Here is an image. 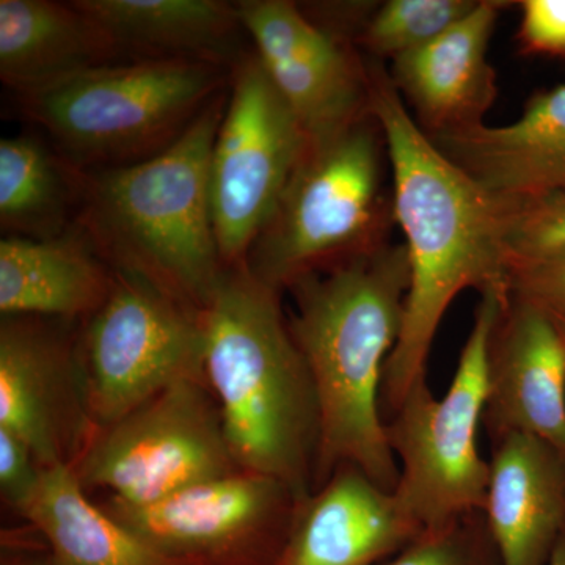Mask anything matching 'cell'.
I'll return each instance as SVG.
<instances>
[{
  "mask_svg": "<svg viewBox=\"0 0 565 565\" xmlns=\"http://www.w3.org/2000/svg\"><path fill=\"white\" fill-rule=\"evenodd\" d=\"M71 470L90 497L145 505L241 468L210 386L184 381L96 427Z\"/></svg>",
  "mask_w": 565,
  "mask_h": 565,
  "instance_id": "8",
  "label": "cell"
},
{
  "mask_svg": "<svg viewBox=\"0 0 565 565\" xmlns=\"http://www.w3.org/2000/svg\"><path fill=\"white\" fill-rule=\"evenodd\" d=\"M384 131L373 111L311 143L273 217L248 252L258 280L278 292L386 244L394 218L385 188Z\"/></svg>",
  "mask_w": 565,
  "mask_h": 565,
  "instance_id": "6",
  "label": "cell"
},
{
  "mask_svg": "<svg viewBox=\"0 0 565 565\" xmlns=\"http://www.w3.org/2000/svg\"><path fill=\"white\" fill-rule=\"evenodd\" d=\"M476 0H390L364 21L355 41L377 58L419 50L444 35L478 7Z\"/></svg>",
  "mask_w": 565,
  "mask_h": 565,
  "instance_id": "24",
  "label": "cell"
},
{
  "mask_svg": "<svg viewBox=\"0 0 565 565\" xmlns=\"http://www.w3.org/2000/svg\"><path fill=\"white\" fill-rule=\"evenodd\" d=\"M44 471L46 468L31 446L9 430L0 429V494L11 511L21 516L40 489Z\"/></svg>",
  "mask_w": 565,
  "mask_h": 565,
  "instance_id": "27",
  "label": "cell"
},
{
  "mask_svg": "<svg viewBox=\"0 0 565 565\" xmlns=\"http://www.w3.org/2000/svg\"><path fill=\"white\" fill-rule=\"evenodd\" d=\"M371 111L384 131L393 177L394 218L404 232L411 285L403 330L382 384L390 418L427 379L441 319L460 292H511L504 202L435 147L377 63L367 65Z\"/></svg>",
  "mask_w": 565,
  "mask_h": 565,
  "instance_id": "1",
  "label": "cell"
},
{
  "mask_svg": "<svg viewBox=\"0 0 565 565\" xmlns=\"http://www.w3.org/2000/svg\"><path fill=\"white\" fill-rule=\"evenodd\" d=\"M504 202V248L511 267L565 258V185Z\"/></svg>",
  "mask_w": 565,
  "mask_h": 565,
  "instance_id": "25",
  "label": "cell"
},
{
  "mask_svg": "<svg viewBox=\"0 0 565 565\" xmlns=\"http://www.w3.org/2000/svg\"><path fill=\"white\" fill-rule=\"evenodd\" d=\"M299 497L269 476L236 471L145 505L99 500L104 511L184 565H275Z\"/></svg>",
  "mask_w": 565,
  "mask_h": 565,
  "instance_id": "11",
  "label": "cell"
},
{
  "mask_svg": "<svg viewBox=\"0 0 565 565\" xmlns=\"http://www.w3.org/2000/svg\"><path fill=\"white\" fill-rule=\"evenodd\" d=\"M253 51L311 143L371 114L370 70L348 36L316 24L289 0H241Z\"/></svg>",
  "mask_w": 565,
  "mask_h": 565,
  "instance_id": "13",
  "label": "cell"
},
{
  "mask_svg": "<svg viewBox=\"0 0 565 565\" xmlns=\"http://www.w3.org/2000/svg\"><path fill=\"white\" fill-rule=\"evenodd\" d=\"M408 285L405 245L386 243L289 288V326L313 379L321 419L315 489L343 465L396 489L399 468L381 397Z\"/></svg>",
  "mask_w": 565,
  "mask_h": 565,
  "instance_id": "2",
  "label": "cell"
},
{
  "mask_svg": "<svg viewBox=\"0 0 565 565\" xmlns=\"http://www.w3.org/2000/svg\"><path fill=\"white\" fill-rule=\"evenodd\" d=\"M228 88L180 140L148 161L84 170L74 228L115 273L150 282L202 316L223 263L211 206V156Z\"/></svg>",
  "mask_w": 565,
  "mask_h": 565,
  "instance_id": "4",
  "label": "cell"
},
{
  "mask_svg": "<svg viewBox=\"0 0 565 565\" xmlns=\"http://www.w3.org/2000/svg\"><path fill=\"white\" fill-rule=\"evenodd\" d=\"M522 11V46L541 54H565V0H525Z\"/></svg>",
  "mask_w": 565,
  "mask_h": 565,
  "instance_id": "28",
  "label": "cell"
},
{
  "mask_svg": "<svg viewBox=\"0 0 565 565\" xmlns=\"http://www.w3.org/2000/svg\"><path fill=\"white\" fill-rule=\"evenodd\" d=\"M542 307H544V305H542ZM546 310H548L550 316H552L553 322H555L557 330H559L565 344V308H546Z\"/></svg>",
  "mask_w": 565,
  "mask_h": 565,
  "instance_id": "32",
  "label": "cell"
},
{
  "mask_svg": "<svg viewBox=\"0 0 565 565\" xmlns=\"http://www.w3.org/2000/svg\"><path fill=\"white\" fill-rule=\"evenodd\" d=\"M511 294H482L448 392L435 397L423 379L385 419L399 478L394 497L422 533L484 511L490 462L479 451L487 396V352Z\"/></svg>",
  "mask_w": 565,
  "mask_h": 565,
  "instance_id": "7",
  "label": "cell"
},
{
  "mask_svg": "<svg viewBox=\"0 0 565 565\" xmlns=\"http://www.w3.org/2000/svg\"><path fill=\"white\" fill-rule=\"evenodd\" d=\"M311 141L253 50L234 63L211 156V206L226 266L245 263Z\"/></svg>",
  "mask_w": 565,
  "mask_h": 565,
  "instance_id": "9",
  "label": "cell"
},
{
  "mask_svg": "<svg viewBox=\"0 0 565 565\" xmlns=\"http://www.w3.org/2000/svg\"><path fill=\"white\" fill-rule=\"evenodd\" d=\"M82 322L0 319V429L44 468L73 467L95 433L81 356Z\"/></svg>",
  "mask_w": 565,
  "mask_h": 565,
  "instance_id": "12",
  "label": "cell"
},
{
  "mask_svg": "<svg viewBox=\"0 0 565 565\" xmlns=\"http://www.w3.org/2000/svg\"><path fill=\"white\" fill-rule=\"evenodd\" d=\"M96 427L117 422L184 381H203L202 319L141 278L115 273L106 303L81 326Z\"/></svg>",
  "mask_w": 565,
  "mask_h": 565,
  "instance_id": "10",
  "label": "cell"
},
{
  "mask_svg": "<svg viewBox=\"0 0 565 565\" xmlns=\"http://www.w3.org/2000/svg\"><path fill=\"white\" fill-rule=\"evenodd\" d=\"M43 539V537H41ZM0 565H61L55 556L52 555L46 542L40 545L22 544L14 537H2V555H0Z\"/></svg>",
  "mask_w": 565,
  "mask_h": 565,
  "instance_id": "30",
  "label": "cell"
},
{
  "mask_svg": "<svg viewBox=\"0 0 565 565\" xmlns=\"http://www.w3.org/2000/svg\"><path fill=\"white\" fill-rule=\"evenodd\" d=\"M548 565H565V531L557 541L555 550H553Z\"/></svg>",
  "mask_w": 565,
  "mask_h": 565,
  "instance_id": "31",
  "label": "cell"
},
{
  "mask_svg": "<svg viewBox=\"0 0 565 565\" xmlns=\"http://www.w3.org/2000/svg\"><path fill=\"white\" fill-rule=\"evenodd\" d=\"M232 68L196 61H128L14 95L18 114L77 169L132 166L181 139Z\"/></svg>",
  "mask_w": 565,
  "mask_h": 565,
  "instance_id": "5",
  "label": "cell"
},
{
  "mask_svg": "<svg viewBox=\"0 0 565 565\" xmlns=\"http://www.w3.org/2000/svg\"><path fill=\"white\" fill-rule=\"evenodd\" d=\"M115 270L76 228L52 239L0 241L2 318L84 322L109 299Z\"/></svg>",
  "mask_w": 565,
  "mask_h": 565,
  "instance_id": "20",
  "label": "cell"
},
{
  "mask_svg": "<svg viewBox=\"0 0 565 565\" xmlns=\"http://www.w3.org/2000/svg\"><path fill=\"white\" fill-rule=\"evenodd\" d=\"M449 161L505 200L565 185V85L535 96L519 120L430 137Z\"/></svg>",
  "mask_w": 565,
  "mask_h": 565,
  "instance_id": "18",
  "label": "cell"
},
{
  "mask_svg": "<svg viewBox=\"0 0 565 565\" xmlns=\"http://www.w3.org/2000/svg\"><path fill=\"white\" fill-rule=\"evenodd\" d=\"M118 62L128 61L76 3L0 0V79L14 95Z\"/></svg>",
  "mask_w": 565,
  "mask_h": 565,
  "instance_id": "21",
  "label": "cell"
},
{
  "mask_svg": "<svg viewBox=\"0 0 565 565\" xmlns=\"http://www.w3.org/2000/svg\"><path fill=\"white\" fill-rule=\"evenodd\" d=\"M503 3L479 2L433 43L392 61L388 76L429 137L484 125L498 96L490 39Z\"/></svg>",
  "mask_w": 565,
  "mask_h": 565,
  "instance_id": "16",
  "label": "cell"
},
{
  "mask_svg": "<svg viewBox=\"0 0 565 565\" xmlns=\"http://www.w3.org/2000/svg\"><path fill=\"white\" fill-rule=\"evenodd\" d=\"M84 170L35 134L0 140L3 236L52 239L68 233L79 210Z\"/></svg>",
  "mask_w": 565,
  "mask_h": 565,
  "instance_id": "23",
  "label": "cell"
},
{
  "mask_svg": "<svg viewBox=\"0 0 565 565\" xmlns=\"http://www.w3.org/2000/svg\"><path fill=\"white\" fill-rule=\"evenodd\" d=\"M281 296L247 264L226 267L200 316L204 377L237 467L278 479L302 500L315 490L321 419Z\"/></svg>",
  "mask_w": 565,
  "mask_h": 565,
  "instance_id": "3",
  "label": "cell"
},
{
  "mask_svg": "<svg viewBox=\"0 0 565 565\" xmlns=\"http://www.w3.org/2000/svg\"><path fill=\"white\" fill-rule=\"evenodd\" d=\"M422 534L394 492L343 465L299 500L275 565H381Z\"/></svg>",
  "mask_w": 565,
  "mask_h": 565,
  "instance_id": "15",
  "label": "cell"
},
{
  "mask_svg": "<svg viewBox=\"0 0 565 565\" xmlns=\"http://www.w3.org/2000/svg\"><path fill=\"white\" fill-rule=\"evenodd\" d=\"M484 516L503 565H548L565 531V457L541 438L490 444Z\"/></svg>",
  "mask_w": 565,
  "mask_h": 565,
  "instance_id": "17",
  "label": "cell"
},
{
  "mask_svg": "<svg viewBox=\"0 0 565 565\" xmlns=\"http://www.w3.org/2000/svg\"><path fill=\"white\" fill-rule=\"evenodd\" d=\"M21 519L61 565H184L111 519L82 489L71 467L46 468Z\"/></svg>",
  "mask_w": 565,
  "mask_h": 565,
  "instance_id": "22",
  "label": "cell"
},
{
  "mask_svg": "<svg viewBox=\"0 0 565 565\" xmlns=\"http://www.w3.org/2000/svg\"><path fill=\"white\" fill-rule=\"evenodd\" d=\"M381 565H503L484 512L423 533Z\"/></svg>",
  "mask_w": 565,
  "mask_h": 565,
  "instance_id": "26",
  "label": "cell"
},
{
  "mask_svg": "<svg viewBox=\"0 0 565 565\" xmlns=\"http://www.w3.org/2000/svg\"><path fill=\"white\" fill-rule=\"evenodd\" d=\"M511 291L546 308H565V258L511 267Z\"/></svg>",
  "mask_w": 565,
  "mask_h": 565,
  "instance_id": "29",
  "label": "cell"
},
{
  "mask_svg": "<svg viewBox=\"0 0 565 565\" xmlns=\"http://www.w3.org/2000/svg\"><path fill=\"white\" fill-rule=\"evenodd\" d=\"M125 61H196L233 68L247 52L236 2L74 0Z\"/></svg>",
  "mask_w": 565,
  "mask_h": 565,
  "instance_id": "19",
  "label": "cell"
},
{
  "mask_svg": "<svg viewBox=\"0 0 565 565\" xmlns=\"http://www.w3.org/2000/svg\"><path fill=\"white\" fill-rule=\"evenodd\" d=\"M482 426L490 444L533 435L565 457L563 337L545 307L512 291L490 334Z\"/></svg>",
  "mask_w": 565,
  "mask_h": 565,
  "instance_id": "14",
  "label": "cell"
}]
</instances>
